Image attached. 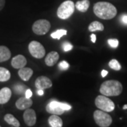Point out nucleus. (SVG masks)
Instances as JSON below:
<instances>
[{"label": "nucleus", "mask_w": 127, "mask_h": 127, "mask_svg": "<svg viewBox=\"0 0 127 127\" xmlns=\"http://www.w3.org/2000/svg\"><path fill=\"white\" fill-rule=\"evenodd\" d=\"M75 4L71 0L64 1L57 9V16L61 19L68 18L74 12Z\"/></svg>", "instance_id": "nucleus-3"}, {"label": "nucleus", "mask_w": 127, "mask_h": 127, "mask_svg": "<svg viewBox=\"0 0 127 127\" xmlns=\"http://www.w3.org/2000/svg\"><path fill=\"white\" fill-rule=\"evenodd\" d=\"M109 66L115 71H119L121 69V65L117 60L116 59H112L109 62Z\"/></svg>", "instance_id": "nucleus-24"}, {"label": "nucleus", "mask_w": 127, "mask_h": 127, "mask_svg": "<svg viewBox=\"0 0 127 127\" xmlns=\"http://www.w3.org/2000/svg\"><path fill=\"white\" fill-rule=\"evenodd\" d=\"M104 28L103 24L99 22V21H93L88 26V30L91 32H94L96 31H103Z\"/></svg>", "instance_id": "nucleus-20"}, {"label": "nucleus", "mask_w": 127, "mask_h": 127, "mask_svg": "<svg viewBox=\"0 0 127 127\" xmlns=\"http://www.w3.org/2000/svg\"><path fill=\"white\" fill-rule=\"evenodd\" d=\"M51 24L50 21L45 19H40L36 21L32 25V31L37 35H45L50 31Z\"/></svg>", "instance_id": "nucleus-6"}, {"label": "nucleus", "mask_w": 127, "mask_h": 127, "mask_svg": "<svg viewBox=\"0 0 127 127\" xmlns=\"http://www.w3.org/2000/svg\"><path fill=\"white\" fill-rule=\"evenodd\" d=\"M26 64H27V60L26 57L21 55H18L14 57L11 60V66L14 68H23L26 66Z\"/></svg>", "instance_id": "nucleus-12"}, {"label": "nucleus", "mask_w": 127, "mask_h": 127, "mask_svg": "<svg viewBox=\"0 0 127 127\" xmlns=\"http://www.w3.org/2000/svg\"><path fill=\"white\" fill-rule=\"evenodd\" d=\"M11 78V73L8 69L4 67H0V81L5 82L9 81Z\"/></svg>", "instance_id": "nucleus-21"}, {"label": "nucleus", "mask_w": 127, "mask_h": 127, "mask_svg": "<svg viewBox=\"0 0 127 127\" xmlns=\"http://www.w3.org/2000/svg\"><path fill=\"white\" fill-rule=\"evenodd\" d=\"M122 21L124 23L127 24V15H124L122 16Z\"/></svg>", "instance_id": "nucleus-34"}, {"label": "nucleus", "mask_w": 127, "mask_h": 127, "mask_svg": "<svg viewBox=\"0 0 127 127\" xmlns=\"http://www.w3.org/2000/svg\"><path fill=\"white\" fill-rule=\"evenodd\" d=\"M94 14L98 18L109 20L114 18L117 14V10L113 4L107 1H99L94 4Z\"/></svg>", "instance_id": "nucleus-1"}, {"label": "nucleus", "mask_w": 127, "mask_h": 127, "mask_svg": "<svg viewBox=\"0 0 127 127\" xmlns=\"http://www.w3.org/2000/svg\"><path fill=\"white\" fill-rule=\"evenodd\" d=\"M69 67V64L66 61H62L59 64V68L62 70H66Z\"/></svg>", "instance_id": "nucleus-26"}, {"label": "nucleus", "mask_w": 127, "mask_h": 127, "mask_svg": "<svg viewBox=\"0 0 127 127\" xmlns=\"http://www.w3.org/2000/svg\"><path fill=\"white\" fill-rule=\"evenodd\" d=\"M23 120L28 127H33L36 123V113L35 110L28 108L23 113Z\"/></svg>", "instance_id": "nucleus-8"}, {"label": "nucleus", "mask_w": 127, "mask_h": 127, "mask_svg": "<svg viewBox=\"0 0 127 127\" xmlns=\"http://www.w3.org/2000/svg\"><path fill=\"white\" fill-rule=\"evenodd\" d=\"M46 111L48 113L57 115H62L64 113V110L60 106V102L55 100L47 104L46 106Z\"/></svg>", "instance_id": "nucleus-9"}, {"label": "nucleus", "mask_w": 127, "mask_h": 127, "mask_svg": "<svg viewBox=\"0 0 127 127\" xmlns=\"http://www.w3.org/2000/svg\"><path fill=\"white\" fill-rule=\"evenodd\" d=\"M4 5L5 0H0V11L3 9V8L4 7Z\"/></svg>", "instance_id": "nucleus-30"}, {"label": "nucleus", "mask_w": 127, "mask_h": 127, "mask_svg": "<svg viewBox=\"0 0 127 127\" xmlns=\"http://www.w3.org/2000/svg\"><path fill=\"white\" fill-rule=\"evenodd\" d=\"M38 91H37V93L39 95H44V90H41V89H37Z\"/></svg>", "instance_id": "nucleus-33"}, {"label": "nucleus", "mask_w": 127, "mask_h": 127, "mask_svg": "<svg viewBox=\"0 0 127 127\" xmlns=\"http://www.w3.org/2000/svg\"><path fill=\"white\" fill-rule=\"evenodd\" d=\"M4 120L9 125H11L13 127H20V122L16 118H15L14 116L11 114H6L4 116Z\"/></svg>", "instance_id": "nucleus-19"}, {"label": "nucleus", "mask_w": 127, "mask_h": 127, "mask_svg": "<svg viewBox=\"0 0 127 127\" xmlns=\"http://www.w3.org/2000/svg\"><path fill=\"white\" fill-rule=\"evenodd\" d=\"M59 59V54L57 52L52 51V52H50L48 55H47V57H45V62L47 66H52L55 64H56V63L58 62Z\"/></svg>", "instance_id": "nucleus-13"}, {"label": "nucleus", "mask_w": 127, "mask_h": 127, "mask_svg": "<svg viewBox=\"0 0 127 127\" xmlns=\"http://www.w3.org/2000/svg\"><path fill=\"white\" fill-rule=\"evenodd\" d=\"M107 74H108V71H106V70H102V72H101V75H102V76L103 78L105 77Z\"/></svg>", "instance_id": "nucleus-32"}, {"label": "nucleus", "mask_w": 127, "mask_h": 127, "mask_svg": "<svg viewBox=\"0 0 127 127\" xmlns=\"http://www.w3.org/2000/svg\"><path fill=\"white\" fill-rule=\"evenodd\" d=\"M31 55L37 59H42L45 55V50L43 45L37 41H32L28 45Z\"/></svg>", "instance_id": "nucleus-7"}, {"label": "nucleus", "mask_w": 127, "mask_h": 127, "mask_svg": "<svg viewBox=\"0 0 127 127\" xmlns=\"http://www.w3.org/2000/svg\"><path fill=\"white\" fill-rule=\"evenodd\" d=\"M67 34V31L61 29V30H57L56 32H54L51 34V37L54 39H57L59 40L61 37L64 35H66Z\"/></svg>", "instance_id": "nucleus-22"}, {"label": "nucleus", "mask_w": 127, "mask_h": 127, "mask_svg": "<svg viewBox=\"0 0 127 127\" xmlns=\"http://www.w3.org/2000/svg\"><path fill=\"white\" fill-rule=\"evenodd\" d=\"M90 6L89 0H82L78 1L75 4V7L81 12H86Z\"/></svg>", "instance_id": "nucleus-18"}, {"label": "nucleus", "mask_w": 127, "mask_h": 127, "mask_svg": "<svg viewBox=\"0 0 127 127\" xmlns=\"http://www.w3.org/2000/svg\"><path fill=\"white\" fill-rule=\"evenodd\" d=\"M91 38L92 42L93 43H95V42H96V35H95V34H92L91 35Z\"/></svg>", "instance_id": "nucleus-31"}, {"label": "nucleus", "mask_w": 127, "mask_h": 127, "mask_svg": "<svg viewBox=\"0 0 127 127\" xmlns=\"http://www.w3.org/2000/svg\"><path fill=\"white\" fill-rule=\"evenodd\" d=\"M25 95H26V97H28V98H31V96L32 95V91L30 90V89H27L26 91V93H25Z\"/></svg>", "instance_id": "nucleus-29"}, {"label": "nucleus", "mask_w": 127, "mask_h": 127, "mask_svg": "<svg viewBox=\"0 0 127 127\" xmlns=\"http://www.w3.org/2000/svg\"><path fill=\"white\" fill-rule=\"evenodd\" d=\"M123 109H127V104H126V105H124V106Z\"/></svg>", "instance_id": "nucleus-35"}, {"label": "nucleus", "mask_w": 127, "mask_h": 127, "mask_svg": "<svg viewBox=\"0 0 127 127\" xmlns=\"http://www.w3.org/2000/svg\"><path fill=\"white\" fill-rule=\"evenodd\" d=\"M108 44L112 48H117L119 45V40L117 39H109Z\"/></svg>", "instance_id": "nucleus-25"}, {"label": "nucleus", "mask_w": 127, "mask_h": 127, "mask_svg": "<svg viewBox=\"0 0 127 127\" xmlns=\"http://www.w3.org/2000/svg\"><path fill=\"white\" fill-rule=\"evenodd\" d=\"M32 74H33V71L31 68H28V67L24 66L23 68H19L18 76L22 80L25 81H29V79L31 78Z\"/></svg>", "instance_id": "nucleus-15"}, {"label": "nucleus", "mask_w": 127, "mask_h": 127, "mask_svg": "<svg viewBox=\"0 0 127 127\" xmlns=\"http://www.w3.org/2000/svg\"><path fill=\"white\" fill-rule=\"evenodd\" d=\"M35 85L37 89L45 90V89L50 88L52 86V82L48 77L41 76L37 78L35 82Z\"/></svg>", "instance_id": "nucleus-10"}, {"label": "nucleus", "mask_w": 127, "mask_h": 127, "mask_svg": "<svg viewBox=\"0 0 127 127\" xmlns=\"http://www.w3.org/2000/svg\"><path fill=\"white\" fill-rule=\"evenodd\" d=\"M60 106L64 111H68L71 109V105H69L67 103H64V102H60Z\"/></svg>", "instance_id": "nucleus-28"}, {"label": "nucleus", "mask_w": 127, "mask_h": 127, "mask_svg": "<svg viewBox=\"0 0 127 127\" xmlns=\"http://www.w3.org/2000/svg\"><path fill=\"white\" fill-rule=\"evenodd\" d=\"M62 47H63V50L64 52H68V51H70L71 50L73 49V45L71 44H70L69 42H64L62 45Z\"/></svg>", "instance_id": "nucleus-27"}, {"label": "nucleus", "mask_w": 127, "mask_h": 127, "mask_svg": "<svg viewBox=\"0 0 127 127\" xmlns=\"http://www.w3.org/2000/svg\"><path fill=\"white\" fill-rule=\"evenodd\" d=\"M123 91L122 83L116 80L106 81L102 83L100 88L101 94L105 96H118Z\"/></svg>", "instance_id": "nucleus-2"}, {"label": "nucleus", "mask_w": 127, "mask_h": 127, "mask_svg": "<svg viewBox=\"0 0 127 127\" xmlns=\"http://www.w3.org/2000/svg\"><path fill=\"white\" fill-rule=\"evenodd\" d=\"M95 104L98 109L107 112H112L115 108L114 103L105 95H98L95 98Z\"/></svg>", "instance_id": "nucleus-5"}, {"label": "nucleus", "mask_w": 127, "mask_h": 127, "mask_svg": "<svg viewBox=\"0 0 127 127\" xmlns=\"http://www.w3.org/2000/svg\"><path fill=\"white\" fill-rule=\"evenodd\" d=\"M11 91L9 88H3L0 90V104H3L7 103L11 99Z\"/></svg>", "instance_id": "nucleus-14"}, {"label": "nucleus", "mask_w": 127, "mask_h": 127, "mask_svg": "<svg viewBox=\"0 0 127 127\" xmlns=\"http://www.w3.org/2000/svg\"><path fill=\"white\" fill-rule=\"evenodd\" d=\"M32 105V100L31 98H28L26 96L21 97L16 102V107L20 110H24Z\"/></svg>", "instance_id": "nucleus-11"}, {"label": "nucleus", "mask_w": 127, "mask_h": 127, "mask_svg": "<svg viewBox=\"0 0 127 127\" xmlns=\"http://www.w3.org/2000/svg\"><path fill=\"white\" fill-rule=\"evenodd\" d=\"M14 89L15 93H16L18 95H21L24 93H26V86H24L23 84H18V85H16L14 87Z\"/></svg>", "instance_id": "nucleus-23"}, {"label": "nucleus", "mask_w": 127, "mask_h": 127, "mask_svg": "<svg viewBox=\"0 0 127 127\" xmlns=\"http://www.w3.org/2000/svg\"><path fill=\"white\" fill-rule=\"evenodd\" d=\"M93 118L95 123L100 127H108L112 123V119L107 112L96 110L93 113Z\"/></svg>", "instance_id": "nucleus-4"}, {"label": "nucleus", "mask_w": 127, "mask_h": 127, "mask_svg": "<svg viewBox=\"0 0 127 127\" xmlns=\"http://www.w3.org/2000/svg\"><path fill=\"white\" fill-rule=\"evenodd\" d=\"M11 53L9 49L6 46H0V63L4 62L11 58Z\"/></svg>", "instance_id": "nucleus-16"}, {"label": "nucleus", "mask_w": 127, "mask_h": 127, "mask_svg": "<svg viewBox=\"0 0 127 127\" xmlns=\"http://www.w3.org/2000/svg\"><path fill=\"white\" fill-rule=\"evenodd\" d=\"M48 122L51 127H62L63 126L62 119L57 114H52L48 119Z\"/></svg>", "instance_id": "nucleus-17"}]
</instances>
